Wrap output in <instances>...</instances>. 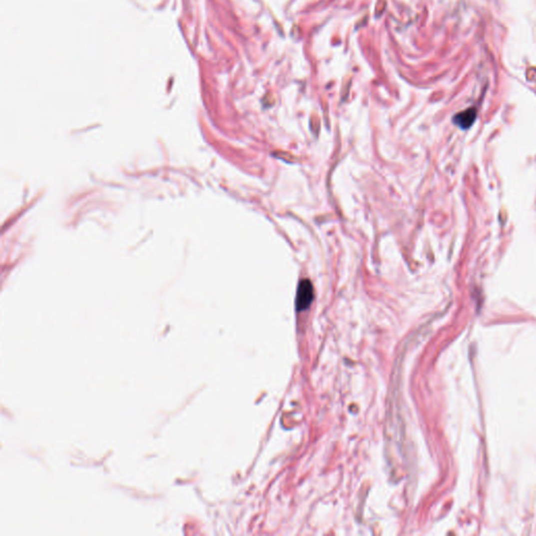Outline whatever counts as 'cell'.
<instances>
[{"label": "cell", "instance_id": "6da1fadb", "mask_svg": "<svg viewBox=\"0 0 536 536\" xmlns=\"http://www.w3.org/2000/svg\"><path fill=\"white\" fill-rule=\"evenodd\" d=\"M314 298L313 287L309 280H302L299 284L297 291V299H295V307L298 311H304L307 309L312 303Z\"/></svg>", "mask_w": 536, "mask_h": 536}, {"label": "cell", "instance_id": "7a4b0ae2", "mask_svg": "<svg viewBox=\"0 0 536 536\" xmlns=\"http://www.w3.org/2000/svg\"><path fill=\"white\" fill-rule=\"evenodd\" d=\"M476 117H477V111L472 108V109H467V110L457 114L454 118V122L462 129H467L474 124V122L476 121Z\"/></svg>", "mask_w": 536, "mask_h": 536}]
</instances>
